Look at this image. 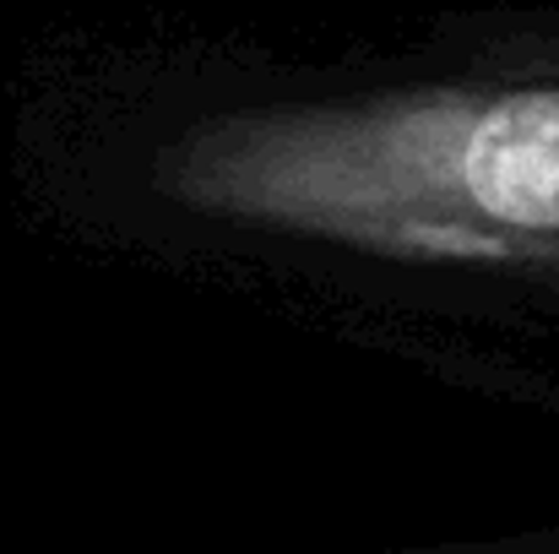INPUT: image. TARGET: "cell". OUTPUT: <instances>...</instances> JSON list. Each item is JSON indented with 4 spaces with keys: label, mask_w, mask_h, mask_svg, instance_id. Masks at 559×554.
<instances>
[{
    "label": "cell",
    "mask_w": 559,
    "mask_h": 554,
    "mask_svg": "<svg viewBox=\"0 0 559 554\" xmlns=\"http://www.w3.org/2000/svg\"><path fill=\"white\" fill-rule=\"evenodd\" d=\"M195 212L396 261H516L559 245V87H407L223 115L169 153Z\"/></svg>",
    "instance_id": "obj_1"
}]
</instances>
